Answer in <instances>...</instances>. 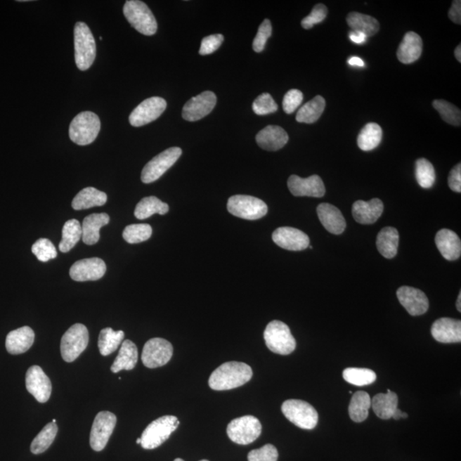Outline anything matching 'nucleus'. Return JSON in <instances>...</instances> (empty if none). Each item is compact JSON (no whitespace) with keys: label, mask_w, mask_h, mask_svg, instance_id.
Wrapping results in <instances>:
<instances>
[{"label":"nucleus","mask_w":461,"mask_h":461,"mask_svg":"<svg viewBox=\"0 0 461 461\" xmlns=\"http://www.w3.org/2000/svg\"><path fill=\"white\" fill-rule=\"evenodd\" d=\"M256 141L261 149L276 152L287 144L289 136L281 126L270 125L257 134Z\"/></svg>","instance_id":"23"},{"label":"nucleus","mask_w":461,"mask_h":461,"mask_svg":"<svg viewBox=\"0 0 461 461\" xmlns=\"http://www.w3.org/2000/svg\"><path fill=\"white\" fill-rule=\"evenodd\" d=\"M267 347L278 355L287 356L295 351L297 343L287 325L280 320H273L264 332Z\"/></svg>","instance_id":"5"},{"label":"nucleus","mask_w":461,"mask_h":461,"mask_svg":"<svg viewBox=\"0 0 461 461\" xmlns=\"http://www.w3.org/2000/svg\"><path fill=\"white\" fill-rule=\"evenodd\" d=\"M325 108V100L323 97L318 96L313 98L312 100L306 103L301 106L297 114V122L300 123H307L311 124L319 120L321 115L323 114Z\"/></svg>","instance_id":"36"},{"label":"nucleus","mask_w":461,"mask_h":461,"mask_svg":"<svg viewBox=\"0 0 461 461\" xmlns=\"http://www.w3.org/2000/svg\"><path fill=\"white\" fill-rule=\"evenodd\" d=\"M166 108L165 99L160 97L147 98L140 103L129 115L130 124L135 128L148 124L160 117Z\"/></svg>","instance_id":"14"},{"label":"nucleus","mask_w":461,"mask_h":461,"mask_svg":"<svg viewBox=\"0 0 461 461\" xmlns=\"http://www.w3.org/2000/svg\"><path fill=\"white\" fill-rule=\"evenodd\" d=\"M273 240L280 247L292 252H301L309 246L307 234L297 228L284 226L274 230Z\"/></svg>","instance_id":"19"},{"label":"nucleus","mask_w":461,"mask_h":461,"mask_svg":"<svg viewBox=\"0 0 461 461\" xmlns=\"http://www.w3.org/2000/svg\"><path fill=\"white\" fill-rule=\"evenodd\" d=\"M347 23L352 31L360 32L367 37H373L379 30V22L371 15L359 13H351L348 15Z\"/></svg>","instance_id":"33"},{"label":"nucleus","mask_w":461,"mask_h":461,"mask_svg":"<svg viewBox=\"0 0 461 461\" xmlns=\"http://www.w3.org/2000/svg\"><path fill=\"white\" fill-rule=\"evenodd\" d=\"M110 216L105 213L91 214L82 222V240L87 245L97 244L100 240V229L108 225Z\"/></svg>","instance_id":"28"},{"label":"nucleus","mask_w":461,"mask_h":461,"mask_svg":"<svg viewBox=\"0 0 461 461\" xmlns=\"http://www.w3.org/2000/svg\"><path fill=\"white\" fill-rule=\"evenodd\" d=\"M182 150L178 147H171L150 160L141 173V181L150 184L160 178L181 157Z\"/></svg>","instance_id":"11"},{"label":"nucleus","mask_w":461,"mask_h":461,"mask_svg":"<svg viewBox=\"0 0 461 461\" xmlns=\"http://www.w3.org/2000/svg\"><path fill=\"white\" fill-rule=\"evenodd\" d=\"M408 417V415L407 413L401 412L400 409L397 408L394 415H393L392 418L396 420H399L401 419H407Z\"/></svg>","instance_id":"56"},{"label":"nucleus","mask_w":461,"mask_h":461,"mask_svg":"<svg viewBox=\"0 0 461 461\" xmlns=\"http://www.w3.org/2000/svg\"><path fill=\"white\" fill-rule=\"evenodd\" d=\"M123 13L131 26L147 37L157 33V22L152 11L146 4L140 0H129L123 7Z\"/></svg>","instance_id":"4"},{"label":"nucleus","mask_w":461,"mask_h":461,"mask_svg":"<svg viewBox=\"0 0 461 461\" xmlns=\"http://www.w3.org/2000/svg\"><path fill=\"white\" fill-rule=\"evenodd\" d=\"M456 309L459 312L461 311V292H460L458 299L456 301Z\"/></svg>","instance_id":"58"},{"label":"nucleus","mask_w":461,"mask_h":461,"mask_svg":"<svg viewBox=\"0 0 461 461\" xmlns=\"http://www.w3.org/2000/svg\"><path fill=\"white\" fill-rule=\"evenodd\" d=\"M384 212L383 202L379 198L365 202L363 200L353 202L352 207L353 217L360 224L369 225L375 223Z\"/></svg>","instance_id":"22"},{"label":"nucleus","mask_w":461,"mask_h":461,"mask_svg":"<svg viewBox=\"0 0 461 461\" xmlns=\"http://www.w3.org/2000/svg\"><path fill=\"white\" fill-rule=\"evenodd\" d=\"M106 269L105 262L100 258H87L74 262L70 268V275L74 281H95L105 275Z\"/></svg>","instance_id":"17"},{"label":"nucleus","mask_w":461,"mask_h":461,"mask_svg":"<svg viewBox=\"0 0 461 461\" xmlns=\"http://www.w3.org/2000/svg\"><path fill=\"white\" fill-rule=\"evenodd\" d=\"M377 248L379 253L387 259L396 256L399 245V233L394 228H384L377 234Z\"/></svg>","instance_id":"31"},{"label":"nucleus","mask_w":461,"mask_h":461,"mask_svg":"<svg viewBox=\"0 0 461 461\" xmlns=\"http://www.w3.org/2000/svg\"><path fill=\"white\" fill-rule=\"evenodd\" d=\"M34 332L30 327H22L8 333L6 341L7 351L20 355L29 351L34 342Z\"/></svg>","instance_id":"26"},{"label":"nucleus","mask_w":461,"mask_h":461,"mask_svg":"<svg viewBox=\"0 0 461 461\" xmlns=\"http://www.w3.org/2000/svg\"><path fill=\"white\" fill-rule=\"evenodd\" d=\"M273 32L272 23L268 19H265L258 29L257 34L253 41V50L256 53H261L264 50L268 39L271 37Z\"/></svg>","instance_id":"47"},{"label":"nucleus","mask_w":461,"mask_h":461,"mask_svg":"<svg viewBox=\"0 0 461 461\" xmlns=\"http://www.w3.org/2000/svg\"><path fill=\"white\" fill-rule=\"evenodd\" d=\"M124 332H115L112 328L103 329L98 337V349L103 356L114 353L124 339Z\"/></svg>","instance_id":"38"},{"label":"nucleus","mask_w":461,"mask_h":461,"mask_svg":"<svg viewBox=\"0 0 461 461\" xmlns=\"http://www.w3.org/2000/svg\"><path fill=\"white\" fill-rule=\"evenodd\" d=\"M448 18L456 25H460L461 23V1L455 0L453 1L450 10L448 11Z\"/></svg>","instance_id":"53"},{"label":"nucleus","mask_w":461,"mask_h":461,"mask_svg":"<svg viewBox=\"0 0 461 461\" xmlns=\"http://www.w3.org/2000/svg\"><path fill=\"white\" fill-rule=\"evenodd\" d=\"M279 108L274 99L268 93H264L258 96L254 101L252 109L254 112L258 115H265L276 112Z\"/></svg>","instance_id":"46"},{"label":"nucleus","mask_w":461,"mask_h":461,"mask_svg":"<svg viewBox=\"0 0 461 461\" xmlns=\"http://www.w3.org/2000/svg\"><path fill=\"white\" fill-rule=\"evenodd\" d=\"M117 420V416L108 411L98 413L95 417L90 434V445L94 451L100 452L106 447Z\"/></svg>","instance_id":"12"},{"label":"nucleus","mask_w":461,"mask_h":461,"mask_svg":"<svg viewBox=\"0 0 461 461\" xmlns=\"http://www.w3.org/2000/svg\"><path fill=\"white\" fill-rule=\"evenodd\" d=\"M58 431V428L57 424L53 422L47 424L42 429V431L35 436L33 442H32L30 447L31 452L34 455H39L46 452L54 442Z\"/></svg>","instance_id":"40"},{"label":"nucleus","mask_w":461,"mask_h":461,"mask_svg":"<svg viewBox=\"0 0 461 461\" xmlns=\"http://www.w3.org/2000/svg\"><path fill=\"white\" fill-rule=\"evenodd\" d=\"M287 185L290 192L295 197H322L325 193L324 182L316 174L306 178L293 174L289 178Z\"/></svg>","instance_id":"18"},{"label":"nucleus","mask_w":461,"mask_h":461,"mask_svg":"<svg viewBox=\"0 0 461 461\" xmlns=\"http://www.w3.org/2000/svg\"><path fill=\"white\" fill-rule=\"evenodd\" d=\"M138 348L132 341L122 342L120 351L111 365V371L117 373L122 370H133L138 363Z\"/></svg>","instance_id":"29"},{"label":"nucleus","mask_w":461,"mask_h":461,"mask_svg":"<svg viewBox=\"0 0 461 461\" xmlns=\"http://www.w3.org/2000/svg\"><path fill=\"white\" fill-rule=\"evenodd\" d=\"M282 413L285 418L297 427L304 430H312L316 428L319 415L316 408L304 401L287 400L281 407Z\"/></svg>","instance_id":"7"},{"label":"nucleus","mask_w":461,"mask_h":461,"mask_svg":"<svg viewBox=\"0 0 461 461\" xmlns=\"http://www.w3.org/2000/svg\"><path fill=\"white\" fill-rule=\"evenodd\" d=\"M317 214L321 224L329 233L339 235L344 232L346 221L337 207L324 202L317 207Z\"/></svg>","instance_id":"24"},{"label":"nucleus","mask_w":461,"mask_h":461,"mask_svg":"<svg viewBox=\"0 0 461 461\" xmlns=\"http://www.w3.org/2000/svg\"><path fill=\"white\" fill-rule=\"evenodd\" d=\"M74 60L79 70L86 71L96 58V42L85 22H78L74 30Z\"/></svg>","instance_id":"2"},{"label":"nucleus","mask_w":461,"mask_h":461,"mask_svg":"<svg viewBox=\"0 0 461 461\" xmlns=\"http://www.w3.org/2000/svg\"><path fill=\"white\" fill-rule=\"evenodd\" d=\"M448 186L455 193H461V164H457L448 176Z\"/></svg>","instance_id":"52"},{"label":"nucleus","mask_w":461,"mask_h":461,"mask_svg":"<svg viewBox=\"0 0 461 461\" xmlns=\"http://www.w3.org/2000/svg\"><path fill=\"white\" fill-rule=\"evenodd\" d=\"M56 421H57V420H56L54 419V420H53V423H56Z\"/></svg>","instance_id":"61"},{"label":"nucleus","mask_w":461,"mask_h":461,"mask_svg":"<svg viewBox=\"0 0 461 461\" xmlns=\"http://www.w3.org/2000/svg\"><path fill=\"white\" fill-rule=\"evenodd\" d=\"M108 197L105 193L94 188L82 189L72 201V208L75 210L89 209L93 207L106 204Z\"/></svg>","instance_id":"30"},{"label":"nucleus","mask_w":461,"mask_h":461,"mask_svg":"<svg viewBox=\"0 0 461 461\" xmlns=\"http://www.w3.org/2000/svg\"><path fill=\"white\" fill-rule=\"evenodd\" d=\"M32 252L39 261L46 262L57 257V249L51 241L47 238H39L32 246Z\"/></svg>","instance_id":"45"},{"label":"nucleus","mask_w":461,"mask_h":461,"mask_svg":"<svg viewBox=\"0 0 461 461\" xmlns=\"http://www.w3.org/2000/svg\"><path fill=\"white\" fill-rule=\"evenodd\" d=\"M348 63L349 65L351 66H358V67H363L365 65L364 61L363 59L358 58V57H352L349 59Z\"/></svg>","instance_id":"55"},{"label":"nucleus","mask_w":461,"mask_h":461,"mask_svg":"<svg viewBox=\"0 0 461 461\" xmlns=\"http://www.w3.org/2000/svg\"><path fill=\"white\" fill-rule=\"evenodd\" d=\"M416 180L421 188H431L436 181V171L434 167L425 158H420L416 161Z\"/></svg>","instance_id":"42"},{"label":"nucleus","mask_w":461,"mask_h":461,"mask_svg":"<svg viewBox=\"0 0 461 461\" xmlns=\"http://www.w3.org/2000/svg\"><path fill=\"white\" fill-rule=\"evenodd\" d=\"M101 129L98 115L91 111H84L75 117L70 123V140L78 145H87L96 140Z\"/></svg>","instance_id":"3"},{"label":"nucleus","mask_w":461,"mask_h":461,"mask_svg":"<svg viewBox=\"0 0 461 461\" xmlns=\"http://www.w3.org/2000/svg\"><path fill=\"white\" fill-rule=\"evenodd\" d=\"M173 353V345L169 341L155 337L146 342L141 359L146 368H157L168 363Z\"/></svg>","instance_id":"13"},{"label":"nucleus","mask_w":461,"mask_h":461,"mask_svg":"<svg viewBox=\"0 0 461 461\" xmlns=\"http://www.w3.org/2000/svg\"><path fill=\"white\" fill-rule=\"evenodd\" d=\"M180 421L176 416L166 415L150 423L142 433L141 446L145 449H154L166 442L176 431Z\"/></svg>","instance_id":"6"},{"label":"nucleus","mask_w":461,"mask_h":461,"mask_svg":"<svg viewBox=\"0 0 461 461\" xmlns=\"http://www.w3.org/2000/svg\"><path fill=\"white\" fill-rule=\"evenodd\" d=\"M174 461H185V460H183L182 459H180V458H177V459L174 460Z\"/></svg>","instance_id":"60"},{"label":"nucleus","mask_w":461,"mask_h":461,"mask_svg":"<svg viewBox=\"0 0 461 461\" xmlns=\"http://www.w3.org/2000/svg\"><path fill=\"white\" fill-rule=\"evenodd\" d=\"M137 444H141V439H138L136 441Z\"/></svg>","instance_id":"59"},{"label":"nucleus","mask_w":461,"mask_h":461,"mask_svg":"<svg viewBox=\"0 0 461 461\" xmlns=\"http://www.w3.org/2000/svg\"><path fill=\"white\" fill-rule=\"evenodd\" d=\"M367 38L364 34L357 31H351L349 34V39L356 44H363Z\"/></svg>","instance_id":"54"},{"label":"nucleus","mask_w":461,"mask_h":461,"mask_svg":"<svg viewBox=\"0 0 461 461\" xmlns=\"http://www.w3.org/2000/svg\"><path fill=\"white\" fill-rule=\"evenodd\" d=\"M455 58L457 59V61L459 63H461V46L459 45L458 46L456 47L455 51Z\"/></svg>","instance_id":"57"},{"label":"nucleus","mask_w":461,"mask_h":461,"mask_svg":"<svg viewBox=\"0 0 461 461\" xmlns=\"http://www.w3.org/2000/svg\"><path fill=\"white\" fill-rule=\"evenodd\" d=\"M217 98L213 91H206L186 102L182 110V117L186 121L197 122L212 113Z\"/></svg>","instance_id":"15"},{"label":"nucleus","mask_w":461,"mask_h":461,"mask_svg":"<svg viewBox=\"0 0 461 461\" xmlns=\"http://www.w3.org/2000/svg\"><path fill=\"white\" fill-rule=\"evenodd\" d=\"M432 105L445 122L453 126H460V110L457 108L453 103L443 100V99H436V100L433 101Z\"/></svg>","instance_id":"43"},{"label":"nucleus","mask_w":461,"mask_h":461,"mask_svg":"<svg viewBox=\"0 0 461 461\" xmlns=\"http://www.w3.org/2000/svg\"><path fill=\"white\" fill-rule=\"evenodd\" d=\"M398 405V397L396 393L389 391L387 394L376 395L372 400V408L376 415L382 420H389L397 409Z\"/></svg>","instance_id":"32"},{"label":"nucleus","mask_w":461,"mask_h":461,"mask_svg":"<svg viewBox=\"0 0 461 461\" xmlns=\"http://www.w3.org/2000/svg\"><path fill=\"white\" fill-rule=\"evenodd\" d=\"M268 206L259 198L247 195H235L228 202V210L233 216L255 221L266 216Z\"/></svg>","instance_id":"9"},{"label":"nucleus","mask_w":461,"mask_h":461,"mask_svg":"<svg viewBox=\"0 0 461 461\" xmlns=\"http://www.w3.org/2000/svg\"><path fill=\"white\" fill-rule=\"evenodd\" d=\"M343 377L346 382L356 385V387L371 384L377 379L376 373L368 368H346L343 372Z\"/></svg>","instance_id":"41"},{"label":"nucleus","mask_w":461,"mask_h":461,"mask_svg":"<svg viewBox=\"0 0 461 461\" xmlns=\"http://www.w3.org/2000/svg\"><path fill=\"white\" fill-rule=\"evenodd\" d=\"M89 332L86 325L74 324L63 334L61 353L66 363H73L84 352L89 345Z\"/></svg>","instance_id":"8"},{"label":"nucleus","mask_w":461,"mask_h":461,"mask_svg":"<svg viewBox=\"0 0 461 461\" xmlns=\"http://www.w3.org/2000/svg\"><path fill=\"white\" fill-rule=\"evenodd\" d=\"M200 461H209V460H200Z\"/></svg>","instance_id":"62"},{"label":"nucleus","mask_w":461,"mask_h":461,"mask_svg":"<svg viewBox=\"0 0 461 461\" xmlns=\"http://www.w3.org/2000/svg\"><path fill=\"white\" fill-rule=\"evenodd\" d=\"M372 407L370 396L365 391H357L352 396L349 406L351 419L356 423L363 422L368 419L369 409Z\"/></svg>","instance_id":"35"},{"label":"nucleus","mask_w":461,"mask_h":461,"mask_svg":"<svg viewBox=\"0 0 461 461\" xmlns=\"http://www.w3.org/2000/svg\"><path fill=\"white\" fill-rule=\"evenodd\" d=\"M327 7L322 5V4H318V5L313 8L311 13L303 19V21L301 22V27L304 30L312 29L318 23L323 22L325 18L327 17Z\"/></svg>","instance_id":"48"},{"label":"nucleus","mask_w":461,"mask_h":461,"mask_svg":"<svg viewBox=\"0 0 461 461\" xmlns=\"http://www.w3.org/2000/svg\"><path fill=\"white\" fill-rule=\"evenodd\" d=\"M82 237V224L77 220L67 221L63 225L62 240L59 244V249L63 253L69 252Z\"/></svg>","instance_id":"39"},{"label":"nucleus","mask_w":461,"mask_h":461,"mask_svg":"<svg viewBox=\"0 0 461 461\" xmlns=\"http://www.w3.org/2000/svg\"><path fill=\"white\" fill-rule=\"evenodd\" d=\"M304 95L301 91L292 89L287 91L283 99V110L286 114H292L303 102Z\"/></svg>","instance_id":"50"},{"label":"nucleus","mask_w":461,"mask_h":461,"mask_svg":"<svg viewBox=\"0 0 461 461\" xmlns=\"http://www.w3.org/2000/svg\"><path fill=\"white\" fill-rule=\"evenodd\" d=\"M226 433L233 443L248 445L260 436L261 424L255 416L246 415L230 421Z\"/></svg>","instance_id":"10"},{"label":"nucleus","mask_w":461,"mask_h":461,"mask_svg":"<svg viewBox=\"0 0 461 461\" xmlns=\"http://www.w3.org/2000/svg\"><path fill=\"white\" fill-rule=\"evenodd\" d=\"M223 41L224 37L220 34L209 35V37L202 39L200 54L206 56L214 53Z\"/></svg>","instance_id":"51"},{"label":"nucleus","mask_w":461,"mask_h":461,"mask_svg":"<svg viewBox=\"0 0 461 461\" xmlns=\"http://www.w3.org/2000/svg\"><path fill=\"white\" fill-rule=\"evenodd\" d=\"M26 388L27 391L41 403L48 401L53 391V385L49 377L39 365H33L27 370Z\"/></svg>","instance_id":"16"},{"label":"nucleus","mask_w":461,"mask_h":461,"mask_svg":"<svg viewBox=\"0 0 461 461\" xmlns=\"http://www.w3.org/2000/svg\"><path fill=\"white\" fill-rule=\"evenodd\" d=\"M423 41L418 34L408 32L397 50V58L404 65H410L418 60L422 54Z\"/></svg>","instance_id":"25"},{"label":"nucleus","mask_w":461,"mask_h":461,"mask_svg":"<svg viewBox=\"0 0 461 461\" xmlns=\"http://www.w3.org/2000/svg\"><path fill=\"white\" fill-rule=\"evenodd\" d=\"M152 228L148 224H134L126 226L122 236L129 244H138L152 237Z\"/></svg>","instance_id":"44"},{"label":"nucleus","mask_w":461,"mask_h":461,"mask_svg":"<svg viewBox=\"0 0 461 461\" xmlns=\"http://www.w3.org/2000/svg\"><path fill=\"white\" fill-rule=\"evenodd\" d=\"M279 453L272 444H267L261 448L254 449L248 455L249 461H277Z\"/></svg>","instance_id":"49"},{"label":"nucleus","mask_w":461,"mask_h":461,"mask_svg":"<svg viewBox=\"0 0 461 461\" xmlns=\"http://www.w3.org/2000/svg\"><path fill=\"white\" fill-rule=\"evenodd\" d=\"M252 376V369L249 365L228 361L212 372L209 377V385L214 391H229L248 383Z\"/></svg>","instance_id":"1"},{"label":"nucleus","mask_w":461,"mask_h":461,"mask_svg":"<svg viewBox=\"0 0 461 461\" xmlns=\"http://www.w3.org/2000/svg\"><path fill=\"white\" fill-rule=\"evenodd\" d=\"M436 245L442 256L448 261L459 259L461 255V242L455 232L449 229L440 230L436 235Z\"/></svg>","instance_id":"27"},{"label":"nucleus","mask_w":461,"mask_h":461,"mask_svg":"<svg viewBox=\"0 0 461 461\" xmlns=\"http://www.w3.org/2000/svg\"><path fill=\"white\" fill-rule=\"evenodd\" d=\"M169 207L159 198L152 196L143 198L138 202L134 210V216L138 220H145L155 214H166L169 212Z\"/></svg>","instance_id":"37"},{"label":"nucleus","mask_w":461,"mask_h":461,"mask_svg":"<svg viewBox=\"0 0 461 461\" xmlns=\"http://www.w3.org/2000/svg\"><path fill=\"white\" fill-rule=\"evenodd\" d=\"M383 131L381 126L377 123L370 122L361 129L358 138H357V144L359 148L364 152H370L379 145L382 141Z\"/></svg>","instance_id":"34"},{"label":"nucleus","mask_w":461,"mask_h":461,"mask_svg":"<svg viewBox=\"0 0 461 461\" xmlns=\"http://www.w3.org/2000/svg\"><path fill=\"white\" fill-rule=\"evenodd\" d=\"M400 304L407 310L409 315L413 316H422L427 312L429 300L420 290L410 287V286H401L396 292Z\"/></svg>","instance_id":"20"},{"label":"nucleus","mask_w":461,"mask_h":461,"mask_svg":"<svg viewBox=\"0 0 461 461\" xmlns=\"http://www.w3.org/2000/svg\"><path fill=\"white\" fill-rule=\"evenodd\" d=\"M431 335L439 343H460L461 321L450 318H441L433 323Z\"/></svg>","instance_id":"21"}]
</instances>
